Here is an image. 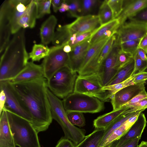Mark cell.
Instances as JSON below:
<instances>
[{
	"mask_svg": "<svg viewBox=\"0 0 147 147\" xmlns=\"http://www.w3.org/2000/svg\"><path fill=\"white\" fill-rule=\"evenodd\" d=\"M119 50V46L114 43L111 51L100 67L97 75L103 87L107 86L119 70L117 62Z\"/></svg>",
	"mask_w": 147,
	"mask_h": 147,
	"instance_id": "obj_12",
	"label": "cell"
},
{
	"mask_svg": "<svg viewBox=\"0 0 147 147\" xmlns=\"http://www.w3.org/2000/svg\"><path fill=\"white\" fill-rule=\"evenodd\" d=\"M147 34V25L126 22L118 29L114 43L118 45L125 41L141 39Z\"/></svg>",
	"mask_w": 147,
	"mask_h": 147,
	"instance_id": "obj_11",
	"label": "cell"
},
{
	"mask_svg": "<svg viewBox=\"0 0 147 147\" xmlns=\"http://www.w3.org/2000/svg\"><path fill=\"white\" fill-rule=\"evenodd\" d=\"M146 142H147V141Z\"/></svg>",
	"mask_w": 147,
	"mask_h": 147,
	"instance_id": "obj_56",
	"label": "cell"
},
{
	"mask_svg": "<svg viewBox=\"0 0 147 147\" xmlns=\"http://www.w3.org/2000/svg\"><path fill=\"white\" fill-rule=\"evenodd\" d=\"M128 19L129 21L147 25V5Z\"/></svg>",
	"mask_w": 147,
	"mask_h": 147,
	"instance_id": "obj_38",
	"label": "cell"
},
{
	"mask_svg": "<svg viewBox=\"0 0 147 147\" xmlns=\"http://www.w3.org/2000/svg\"><path fill=\"white\" fill-rule=\"evenodd\" d=\"M69 10V5L65 2V0H63L61 5L59 9V11L61 13L64 12Z\"/></svg>",
	"mask_w": 147,
	"mask_h": 147,
	"instance_id": "obj_51",
	"label": "cell"
},
{
	"mask_svg": "<svg viewBox=\"0 0 147 147\" xmlns=\"http://www.w3.org/2000/svg\"><path fill=\"white\" fill-rule=\"evenodd\" d=\"M90 38L72 48L71 52L68 53L69 66L74 71L78 72L83 62L90 47Z\"/></svg>",
	"mask_w": 147,
	"mask_h": 147,
	"instance_id": "obj_18",
	"label": "cell"
},
{
	"mask_svg": "<svg viewBox=\"0 0 147 147\" xmlns=\"http://www.w3.org/2000/svg\"><path fill=\"white\" fill-rule=\"evenodd\" d=\"M0 147H16L7 112L4 109L0 114Z\"/></svg>",
	"mask_w": 147,
	"mask_h": 147,
	"instance_id": "obj_21",
	"label": "cell"
},
{
	"mask_svg": "<svg viewBox=\"0 0 147 147\" xmlns=\"http://www.w3.org/2000/svg\"><path fill=\"white\" fill-rule=\"evenodd\" d=\"M0 89L4 91L6 101L3 109L28 120L31 123L32 117L26 107L9 81L0 82Z\"/></svg>",
	"mask_w": 147,
	"mask_h": 147,
	"instance_id": "obj_10",
	"label": "cell"
},
{
	"mask_svg": "<svg viewBox=\"0 0 147 147\" xmlns=\"http://www.w3.org/2000/svg\"><path fill=\"white\" fill-rule=\"evenodd\" d=\"M140 138V137H137L127 141L120 145H117L116 147H137Z\"/></svg>",
	"mask_w": 147,
	"mask_h": 147,
	"instance_id": "obj_46",
	"label": "cell"
},
{
	"mask_svg": "<svg viewBox=\"0 0 147 147\" xmlns=\"http://www.w3.org/2000/svg\"><path fill=\"white\" fill-rule=\"evenodd\" d=\"M63 0H53L51 1V4L52 5L54 11L57 12L59 9Z\"/></svg>",
	"mask_w": 147,
	"mask_h": 147,
	"instance_id": "obj_49",
	"label": "cell"
},
{
	"mask_svg": "<svg viewBox=\"0 0 147 147\" xmlns=\"http://www.w3.org/2000/svg\"><path fill=\"white\" fill-rule=\"evenodd\" d=\"M32 0L5 1L0 9V18L5 20L10 26L12 34H14L21 28L19 21L26 11Z\"/></svg>",
	"mask_w": 147,
	"mask_h": 147,
	"instance_id": "obj_7",
	"label": "cell"
},
{
	"mask_svg": "<svg viewBox=\"0 0 147 147\" xmlns=\"http://www.w3.org/2000/svg\"><path fill=\"white\" fill-rule=\"evenodd\" d=\"M138 48L143 50L147 54V34L141 39L138 45Z\"/></svg>",
	"mask_w": 147,
	"mask_h": 147,
	"instance_id": "obj_48",
	"label": "cell"
},
{
	"mask_svg": "<svg viewBox=\"0 0 147 147\" xmlns=\"http://www.w3.org/2000/svg\"><path fill=\"white\" fill-rule=\"evenodd\" d=\"M147 5V0H123V10L116 18L119 20L120 26Z\"/></svg>",
	"mask_w": 147,
	"mask_h": 147,
	"instance_id": "obj_19",
	"label": "cell"
},
{
	"mask_svg": "<svg viewBox=\"0 0 147 147\" xmlns=\"http://www.w3.org/2000/svg\"><path fill=\"white\" fill-rule=\"evenodd\" d=\"M119 141V139L114 141L109 144L101 147H116Z\"/></svg>",
	"mask_w": 147,
	"mask_h": 147,
	"instance_id": "obj_52",
	"label": "cell"
},
{
	"mask_svg": "<svg viewBox=\"0 0 147 147\" xmlns=\"http://www.w3.org/2000/svg\"><path fill=\"white\" fill-rule=\"evenodd\" d=\"M100 25L105 24L112 20V13L111 9L107 4V0L103 1L99 9L98 15Z\"/></svg>",
	"mask_w": 147,
	"mask_h": 147,
	"instance_id": "obj_30",
	"label": "cell"
},
{
	"mask_svg": "<svg viewBox=\"0 0 147 147\" xmlns=\"http://www.w3.org/2000/svg\"></svg>",
	"mask_w": 147,
	"mask_h": 147,
	"instance_id": "obj_57",
	"label": "cell"
},
{
	"mask_svg": "<svg viewBox=\"0 0 147 147\" xmlns=\"http://www.w3.org/2000/svg\"><path fill=\"white\" fill-rule=\"evenodd\" d=\"M147 80V72L145 71L136 74L133 81V84L145 82Z\"/></svg>",
	"mask_w": 147,
	"mask_h": 147,
	"instance_id": "obj_45",
	"label": "cell"
},
{
	"mask_svg": "<svg viewBox=\"0 0 147 147\" xmlns=\"http://www.w3.org/2000/svg\"><path fill=\"white\" fill-rule=\"evenodd\" d=\"M133 58L134 61V67L132 76L137 73L145 71L147 69V60L144 61L142 59L137 52Z\"/></svg>",
	"mask_w": 147,
	"mask_h": 147,
	"instance_id": "obj_41",
	"label": "cell"
},
{
	"mask_svg": "<svg viewBox=\"0 0 147 147\" xmlns=\"http://www.w3.org/2000/svg\"><path fill=\"white\" fill-rule=\"evenodd\" d=\"M116 36L115 34L110 38L102 48L98 60L99 67L103 61L111 51Z\"/></svg>",
	"mask_w": 147,
	"mask_h": 147,
	"instance_id": "obj_35",
	"label": "cell"
},
{
	"mask_svg": "<svg viewBox=\"0 0 147 147\" xmlns=\"http://www.w3.org/2000/svg\"><path fill=\"white\" fill-rule=\"evenodd\" d=\"M5 111L16 146L40 147L38 133L31 123L10 111Z\"/></svg>",
	"mask_w": 147,
	"mask_h": 147,
	"instance_id": "obj_4",
	"label": "cell"
},
{
	"mask_svg": "<svg viewBox=\"0 0 147 147\" xmlns=\"http://www.w3.org/2000/svg\"><path fill=\"white\" fill-rule=\"evenodd\" d=\"M69 5L68 11L72 17L77 18L80 14L81 9V0H65Z\"/></svg>",
	"mask_w": 147,
	"mask_h": 147,
	"instance_id": "obj_39",
	"label": "cell"
},
{
	"mask_svg": "<svg viewBox=\"0 0 147 147\" xmlns=\"http://www.w3.org/2000/svg\"><path fill=\"white\" fill-rule=\"evenodd\" d=\"M111 11L113 19L116 18L121 13L123 8V0H107Z\"/></svg>",
	"mask_w": 147,
	"mask_h": 147,
	"instance_id": "obj_37",
	"label": "cell"
},
{
	"mask_svg": "<svg viewBox=\"0 0 147 147\" xmlns=\"http://www.w3.org/2000/svg\"><path fill=\"white\" fill-rule=\"evenodd\" d=\"M111 37L104 38L89 48L78 72L82 70L84 74L88 75L97 74L99 68L98 60L100 53L102 48Z\"/></svg>",
	"mask_w": 147,
	"mask_h": 147,
	"instance_id": "obj_13",
	"label": "cell"
},
{
	"mask_svg": "<svg viewBox=\"0 0 147 147\" xmlns=\"http://www.w3.org/2000/svg\"><path fill=\"white\" fill-rule=\"evenodd\" d=\"M139 111L126 114L123 113L117 117L104 129V135L100 143L99 147L102 146L104 143L115 130L121 126L131 117L137 113Z\"/></svg>",
	"mask_w": 147,
	"mask_h": 147,
	"instance_id": "obj_26",
	"label": "cell"
},
{
	"mask_svg": "<svg viewBox=\"0 0 147 147\" xmlns=\"http://www.w3.org/2000/svg\"><path fill=\"white\" fill-rule=\"evenodd\" d=\"M104 130L102 129H95L90 134L86 136L84 140L75 147H99Z\"/></svg>",
	"mask_w": 147,
	"mask_h": 147,
	"instance_id": "obj_28",
	"label": "cell"
},
{
	"mask_svg": "<svg viewBox=\"0 0 147 147\" xmlns=\"http://www.w3.org/2000/svg\"><path fill=\"white\" fill-rule=\"evenodd\" d=\"M81 9L80 16L88 15L96 7L99 2L96 0H81Z\"/></svg>",
	"mask_w": 147,
	"mask_h": 147,
	"instance_id": "obj_36",
	"label": "cell"
},
{
	"mask_svg": "<svg viewBox=\"0 0 147 147\" xmlns=\"http://www.w3.org/2000/svg\"><path fill=\"white\" fill-rule=\"evenodd\" d=\"M6 101V96L4 90L0 89V114L3 110Z\"/></svg>",
	"mask_w": 147,
	"mask_h": 147,
	"instance_id": "obj_47",
	"label": "cell"
},
{
	"mask_svg": "<svg viewBox=\"0 0 147 147\" xmlns=\"http://www.w3.org/2000/svg\"><path fill=\"white\" fill-rule=\"evenodd\" d=\"M145 82L130 85L116 92L111 100L113 110L122 107L145 89Z\"/></svg>",
	"mask_w": 147,
	"mask_h": 147,
	"instance_id": "obj_15",
	"label": "cell"
},
{
	"mask_svg": "<svg viewBox=\"0 0 147 147\" xmlns=\"http://www.w3.org/2000/svg\"><path fill=\"white\" fill-rule=\"evenodd\" d=\"M147 97V92L145 89L134 96L126 104L131 105L136 103Z\"/></svg>",
	"mask_w": 147,
	"mask_h": 147,
	"instance_id": "obj_43",
	"label": "cell"
},
{
	"mask_svg": "<svg viewBox=\"0 0 147 147\" xmlns=\"http://www.w3.org/2000/svg\"><path fill=\"white\" fill-rule=\"evenodd\" d=\"M66 112L75 111L82 113H96L105 109L104 102L97 98L73 92L63 99Z\"/></svg>",
	"mask_w": 147,
	"mask_h": 147,
	"instance_id": "obj_6",
	"label": "cell"
},
{
	"mask_svg": "<svg viewBox=\"0 0 147 147\" xmlns=\"http://www.w3.org/2000/svg\"><path fill=\"white\" fill-rule=\"evenodd\" d=\"M11 84L30 115L31 124L37 133L46 130L53 119L46 79Z\"/></svg>",
	"mask_w": 147,
	"mask_h": 147,
	"instance_id": "obj_1",
	"label": "cell"
},
{
	"mask_svg": "<svg viewBox=\"0 0 147 147\" xmlns=\"http://www.w3.org/2000/svg\"><path fill=\"white\" fill-rule=\"evenodd\" d=\"M141 40L127 41L122 42L117 45L119 47L121 51L131 55L134 58L137 52Z\"/></svg>",
	"mask_w": 147,
	"mask_h": 147,
	"instance_id": "obj_31",
	"label": "cell"
},
{
	"mask_svg": "<svg viewBox=\"0 0 147 147\" xmlns=\"http://www.w3.org/2000/svg\"><path fill=\"white\" fill-rule=\"evenodd\" d=\"M63 51L67 53H69L71 52L72 50L71 47L69 45H66L63 46Z\"/></svg>",
	"mask_w": 147,
	"mask_h": 147,
	"instance_id": "obj_53",
	"label": "cell"
},
{
	"mask_svg": "<svg viewBox=\"0 0 147 147\" xmlns=\"http://www.w3.org/2000/svg\"><path fill=\"white\" fill-rule=\"evenodd\" d=\"M136 75V74L120 83L112 85L104 86L102 89L107 91L112 97L113 95L118 91L128 86L133 84V81Z\"/></svg>",
	"mask_w": 147,
	"mask_h": 147,
	"instance_id": "obj_32",
	"label": "cell"
},
{
	"mask_svg": "<svg viewBox=\"0 0 147 147\" xmlns=\"http://www.w3.org/2000/svg\"><path fill=\"white\" fill-rule=\"evenodd\" d=\"M37 16L36 0H32L26 11L20 19L18 22L19 25L21 28H33L35 25Z\"/></svg>",
	"mask_w": 147,
	"mask_h": 147,
	"instance_id": "obj_23",
	"label": "cell"
},
{
	"mask_svg": "<svg viewBox=\"0 0 147 147\" xmlns=\"http://www.w3.org/2000/svg\"><path fill=\"white\" fill-rule=\"evenodd\" d=\"M50 50V48L43 45L35 44L32 51L29 54V58L31 59L33 62L39 61L49 55Z\"/></svg>",
	"mask_w": 147,
	"mask_h": 147,
	"instance_id": "obj_29",
	"label": "cell"
},
{
	"mask_svg": "<svg viewBox=\"0 0 147 147\" xmlns=\"http://www.w3.org/2000/svg\"><path fill=\"white\" fill-rule=\"evenodd\" d=\"M100 26L98 16L89 14L80 16L72 23L62 26L69 35H71L94 31Z\"/></svg>",
	"mask_w": 147,
	"mask_h": 147,
	"instance_id": "obj_14",
	"label": "cell"
},
{
	"mask_svg": "<svg viewBox=\"0 0 147 147\" xmlns=\"http://www.w3.org/2000/svg\"><path fill=\"white\" fill-rule=\"evenodd\" d=\"M55 147H75V146L71 141L64 137L59 140Z\"/></svg>",
	"mask_w": 147,
	"mask_h": 147,
	"instance_id": "obj_44",
	"label": "cell"
},
{
	"mask_svg": "<svg viewBox=\"0 0 147 147\" xmlns=\"http://www.w3.org/2000/svg\"><path fill=\"white\" fill-rule=\"evenodd\" d=\"M147 121L144 114L141 112L137 120L127 131L119 139L117 145H120L137 137H141Z\"/></svg>",
	"mask_w": 147,
	"mask_h": 147,
	"instance_id": "obj_20",
	"label": "cell"
},
{
	"mask_svg": "<svg viewBox=\"0 0 147 147\" xmlns=\"http://www.w3.org/2000/svg\"><path fill=\"white\" fill-rule=\"evenodd\" d=\"M134 58L120 68L107 86H110L121 82L132 76L134 70Z\"/></svg>",
	"mask_w": 147,
	"mask_h": 147,
	"instance_id": "obj_27",
	"label": "cell"
},
{
	"mask_svg": "<svg viewBox=\"0 0 147 147\" xmlns=\"http://www.w3.org/2000/svg\"><path fill=\"white\" fill-rule=\"evenodd\" d=\"M137 53L141 59L144 61L147 60V55L145 51L142 49L138 48Z\"/></svg>",
	"mask_w": 147,
	"mask_h": 147,
	"instance_id": "obj_50",
	"label": "cell"
},
{
	"mask_svg": "<svg viewBox=\"0 0 147 147\" xmlns=\"http://www.w3.org/2000/svg\"><path fill=\"white\" fill-rule=\"evenodd\" d=\"M120 25L119 20L115 18L100 25L94 31L90 37V47L99 41L115 34Z\"/></svg>",
	"mask_w": 147,
	"mask_h": 147,
	"instance_id": "obj_17",
	"label": "cell"
},
{
	"mask_svg": "<svg viewBox=\"0 0 147 147\" xmlns=\"http://www.w3.org/2000/svg\"><path fill=\"white\" fill-rule=\"evenodd\" d=\"M137 147H147V142H146L142 141L140 144L138 145Z\"/></svg>",
	"mask_w": 147,
	"mask_h": 147,
	"instance_id": "obj_54",
	"label": "cell"
},
{
	"mask_svg": "<svg viewBox=\"0 0 147 147\" xmlns=\"http://www.w3.org/2000/svg\"><path fill=\"white\" fill-rule=\"evenodd\" d=\"M67 118L70 123L74 125L80 127L86 125V121L83 113L75 111L66 112Z\"/></svg>",
	"mask_w": 147,
	"mask_h": 147,
	"instance_id": "obj_33",
	"label": "cell"
},
{
	"mask_svg": "<svg viewBox=\"0 0 147 147\" xmlns=\"http://www.w3.org/2000/svg\"><path fill=\"white\" fill-rule=\"evenodd\" d=\"M77 76L69 66H64L47 80L48 88L56 96L64 99L74 92Z\"/></svg>",
	"mask_w": 147,
	"mask_h": 147,
	"instance_id": "obj_5",
	"label": "cell"
},
{
	"mask_svg": "<svg viewBox=\"0 0 147 147\" xmlns=\"http://www.w3.org/2000/svg\"><path fill=\"white\" fill-rule=\"evenodd\" d=\"M133 58V57L132 56L122 52L120 49L118 56L117 62V66L119 69Z\"/></svg>",
	"mask_w": 147,
	"mask_h": 147,
	"instance_id": "obj_42",
	"label": "cell"
},
{
	"mask_svg": "<svg viewBox=\"0 0 147 147\" xmlns=\"http://www.w3.org/2000/svg\"><path fill=\"white\" fill-rule=\"evenodd\" d=\"M103 86L97 75L78 76L74 92L86 94L95 97L104 102L111 101L110 94L103 90Z\"/></svg>",
	"mask_w": 147,
	"mask_h": 147,
	"instance_id": "obj_8",
	"label": "cell"
},
{
	"mask_svg": "<svg viewBox=\"0 0 147 147\" xmlns=\"http://www.w3.org/2000/svg\"><path fill=\"white\" fill-rule=\"evenodd\" d=\"M51 1L36 0L37 6V19L42 18L45 15L50 13Z\"/></svg>",
	"mask_w": 147,
	"mask_h": 147,
	"instance_id": "obj_34",
	"label": "cell"
},
{
	"mask_svg": "<svg viewBox=\"0 0 147 147\" xmlns=\"http://www.w3.org/2000/svg\"><path fill=\"white\" fill-rule=\"evenodd\" d=\"M45 78L41 65L35 64L33 61L28 62L25 68L9 82L17 83L33 81Z\"/></svg>",
	"mask_w": 147,
	"mask_h": 147,
	"instance_id": "obj_16",
	"label": "cell"
},
{
	"mask_svg": "<svg viewBox=\"0 0 147 147\" xmlns=\"http://www.w3.org/2000/svg\"><path fill=\"white\" fill-rule=\"evenodd\" d=\"M63 46H54L50 48L49 55L42 61L41 65L45 78L47 80L60 69L69 66V54L63 51Z\"/></svg>",
	"mask_w": 147,
	"mask_h": 147,
	"instance_id": "obj_9",
	"label": "cell"
},
{
	"mask_svg": "<svg viewBox=\"0 0 147 147\" xmlns=\"http://www.w3.org/2000/svg\"><path fill=\"white\" fill-rule=\"evenodd\" d=\"M57 19L53 15L50 16L42 24L40 29L41 41L44 45L52 42L55 34V29Z\"/></svg>",
	"mask_w": 147,
	"mask_h": 147,
	"instance_id": "obj_22",
	"label": "cell"
},
{
	"mask_svg": "<svg viewBox=\"0 0 147 147\" xmlns=\"http://www.w3.org/2000/svg\"><path fill=\"white\" fill-rule=\"evenodd\" d=\"M129 108L123 107L98 117L93 121L94 127L95 129H105L117 117Z\"/></svg>",
	"mask_w": 147,
	"mask_h": 147,
	"instance_id": "obj_24",
	"label": "cell"
},
{
	"mask_svg": "<svg viewBox=\"0 0 147 147\" xmlns=\"http://www.w3.org/2000/svg\"><path fill=\"white\" fill-rule=\"evenodd\" d=\"M144 110L142 109L139 111L137 113L131 117L121 126L115 130L104 143L102 147L119 139L135 123L140 114Z\"/></svg>",
	"mask_w": 147,
	"mask_h": 147,
	"instance_id": "obj_25",
	"label": "cell"
},
{
	"mask_svg": "<svg viewBox=\"0 0 147 147\" xmlns=\"http://www.w3.org/2000/svg\"><path fill=\"white\" fill-rule=\"evenodd\" d=\"M47 94L49 102L53 119L61 126L64 137L71 141L75 147L84 139L86 131L72 125L69 121L62 101L54 95L47 88Z\"/></svg>",
	"mask_w": 147,
	"mask_h": 147,
	"instance_id": "obj_3",
	"label": "cell"
},
{
	"mask_svg": "<svg viewBox=\"0 0 147 147\" xmlns=\"http://www.w3.org/2000/svg\"><path fill=\"white\" fill-rule=\"evenodd\" d=\"M145 84H147V80L145 81Z\"/></svg>",
	"mask_w": 147,
	"mask_h": 147,
	"instance_id": "obj_55",
	"label": "cell"
},
{
	"mask_svg": "<svg viewBox=\"0 0 147 147\" xmlns=\"http://www.w3.org/2000/svg\"><path fill=\"white\" fill-rule=\"evenodd\" d=\"M123 107L129 108L123 113L125 114L145 109L147 108V97L136 103L131 105L126 104Z\"/></svg>",
	"mask_w": 147,
	"mask_h": 147,
	"instance_id": "obj_40",
	"label": "cell"
},
{
	"mask_svg": "<svg viewBox=\"0 0 147 147\" xmlns=\"http://www.w3.org/2000/svg\"><path fill=\"white\" fill-rule=\"evenodd\" d=\"M29 59L25 29L22 28L14 34L1 56L0 82L10 81L25 68Z\"/></svg>",
	"mask_w": 147,
	"mask_h": 147,
	"instance_id": "obj_2",
	"label": "cell"
}]
</instances>
